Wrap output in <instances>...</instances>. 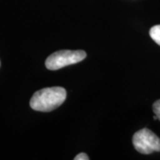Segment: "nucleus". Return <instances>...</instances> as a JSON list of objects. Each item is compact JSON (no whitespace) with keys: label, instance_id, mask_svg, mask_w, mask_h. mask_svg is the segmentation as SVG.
<instances>
[{"label":"nucleus","instance_id":"f03ea898","mask_svg":"<svg viewBox=\"0 0 160 160\" xmlns=\"http://www.w3.org/2000/svg\"><path fill=\"white\" fill-rule=\"evenodd\" d=\"M86 57L83 50H61L49 55L46 61V67L49 70H58L66 66L80 62Z\"/></svg>","mask_w":160,"mask_h":160},{"label":"nucleus","instance_id":"423d86ee","mask_svg":"<svg viewBox=\"0 0 160 160\" xmlns=\"http://www.w3.org/2000/svg\"><path fill=\"white\" fill-rule=\"evenodd\" d=\"M75 160H88L89 158L86 153H80V154L77 155L74 158Z\"/></svg>","mask_w":160,"mask_h":160},{"label":"nucleus","instance_id":"7ed1b4c3","mask_svg":"<svg viewBox=\"0 0 160 160\" xmlns=\"http://www.w3.org/2000/svg\"><path fill=\"white\" fill-rule=\"evenodd\" d=\"M132 144L134 149L142 154H151L160 151V138L147 128H143L133 134Z\"/></svg>","mask_w":160,"mask_h":160},{"label":"nucleus","instance_id":"20e7f679","mask_svg":"<svg viewBox=\"0 0 160 160\" xmlns=\"http://www.w3.org/2000/svg\"><path fill=\"white\" fill-rule=\"evenodd\" d=\"M149 36L158 46H160V25L153 26L149 30Z\"/></svg>","mask_w":160,"mask_h":160},{"label":"nucleus","instance_id":"f257e3e1","mask_svg":"<svg viewBox=\"0 0 160 160\" xmlns=\"http://www.w3.org/2000/svg\"><path fill=\"white\" fill-rule=\"evenodd\" d=\"M67 97V92L60 86L47 87L36 92L30 99L31 109L41 112H49L57 109Z\"/></svg>","mask_w":160,"mask_h":160},{"label":"nucleus","instance_id":"39448f33","mask_svg":"<svg viewBox=\"0 0 160 160\" xmlns=\"http://www.w3.org/2000/svg\"><path fill=\"white\" fill-rule=\"evenodd\" d=\"M153 111H154L155 115L157 116L158 119L160 120V100L157 101L153 104Z\"/></svg>","mask_w":160,"mask_h":160}]
</instances>
